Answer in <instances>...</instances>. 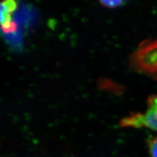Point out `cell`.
I'll return each instance as SVG.
<instances>
[{"instance_id":"6da1fadb","label":"cell","mask_w":157,"mask_h":157,"mask_svg":"<svg viewBox=\"0 0 157 157\" xmlns=\"http://www.w3.org/2000/svg\"><path fill=\"white\" fill-rule=\"evenodd\" d=\"M130 63L136 71L157 79V39L142 42L132 55Z\"/></svg>"},{"instance_id":"7a4b0ae2","label":"cell","mask_w":157,"mask_h":157,"mask_svg":"<svg viewBox=\"0 0 157 157\" xmlns=\"http://www.w3.org/2000/svg\"><path fill=\"white\" fill-rule=\"evenodd\" d=\"M119 125L124 128H147L157 130V96L149 98L145 113H137L124 117L121 120Z\"/></svg>"},{"instance_id":"3957f363","label":"cell","mask_w":157,"mask_h":157,"mask_svg":"<svg viewBox=\"0 0 157 157\" xmlns=\"http://www.w3.org/2000/svg\"><path fill=\"white\" fill-rule=\"evenodd\" d=\"M17 7L16 0H3L1 3V24L4 32L11 33L17 30L16 23L11 19Z\"/></svg>"},{"instance_id":"277c9868","label":"cell","mask_w":157,"mask_h":157,"mask_svg":"<svg viewBox=\"0 0 157 157\" xmlns=\"http://www.w3.org/2000/svg\"><path fill=\"white\" fill-rule=\"evenodd\" d=\"M147 145L151 156L157 157V136L149 139Z\"/></svg>"},{"instance_id":"5b68a950","label":"cell","mask_w":157,"mask_h":157,"mask_svg":"<svg viewBox=\"0 0 157 157\" xmlns=\"http://www.w3.org/2000/svg\"><path fill=\"white\" fill-rule=\"evenodd\" d=\"M100 3L104 6L109 8H114L119 6L124 0H99Z\"/></svg>"}]
</instances>
